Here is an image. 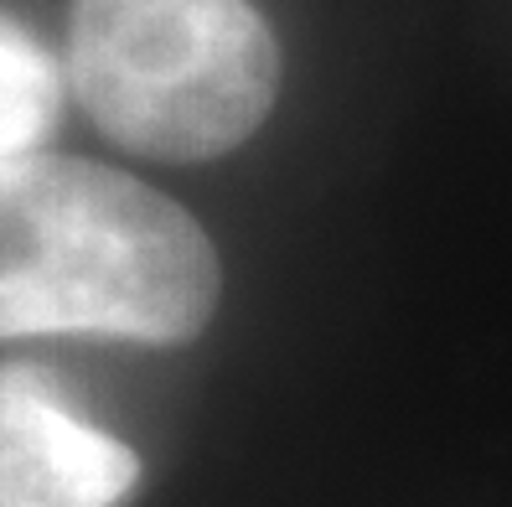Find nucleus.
Instances as JSON below:
<instances>
[{"label":"nucleus","instance_id":"1","mask_svg":"<svg viewBox=\"0 0 512 507\" xmlns=\"http://www.w3.org/2000/svg\"><path fill=\"white\" fill-rule=\"evenodd\" d=\"M202 223L135 176L26 156L0 166V337L192 342L218 311Z\"/></svg>","mask_w":512,"mask_h":507},{"label":"nucleus","instance_id":"2","mask_svg":"<svg viewBox=\"0 0 512 507\" xmlns=\"http://www.w3.org/2000/svg\"><path fill=\"white\" fill-rule=\"evenodd\" d=\"M68 83L114 145L207 161L264 125L280 47L254 0H73Z\"/></svg>","mask_w":512,"mask_h":507},{"label":"nucleus","instance_id":"3","mask_svg":"<svg viewBox=\"0 0 512 507\" xmlns=\"http://www.w3.org/2000/svg\"><path fill=\"white\" fill-rule=\"evenodd\" d=\"M140 461L52 373L0 368V507H125Z\"/></svg>","mask_w":512,"mask_h":507},{"label":"nucleus","instance_id":"4","mask_svg":"<svg viewBox=\"0 0 512 507\" xmlns=\"http://www.w3.org/2000/svg\"><path fill=\"white\" fill-rule=\"evenodd\" d=\"M63 119V73L52 52L0 11V166L37 156Z\"/></svg>","mask_w":512,"mask_h":507}]
</instances>
